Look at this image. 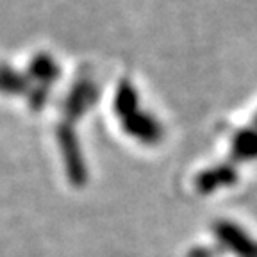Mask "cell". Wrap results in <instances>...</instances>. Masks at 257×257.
I'll list each match as a JSON object with an SVG mask.
<instances>
[{"instance_id": "277c9868", "label": "cell", "mask_w": 257, "mask_h": 257, "mask_svg": "<svg viewBox=\"0 0 257 257\" xmlns=\"http://www.w3.org/2000/svg\"><path fill=\"white\" fill-rule=\"evenodd\" d=\"M189 257H211V252L207 248H193L189 252Z\"/></svg>"}, {"instance_id": "3957f363", "label": "cell", "mask_w": 257, "mask_h": 257, "mask_svg": "<svg viewBox=\"0 0 257 257\" xmlns=\"http://www.w3.org/2000/svg\"><path fill=\"white\" fill-rule=\"evenodd\" d=\"M232 156L239 161L257 159V128H243L234 136Z\"/></svg>"}, {"instance_id": "6da1fadb", "label": "cell", "mask_w": 257, "mask_h": 257, "mask_svg": "<svg viewBox=\"0 0 257 257\" xmlns=\"http://www.w3.org/2000/svg\"><path fill=\"white\" fill-rule=\"evenodd\" d=\"M214 232L223 245L239 253L241 257H257V243L250 239L237 225L229 221H218L214 225Z\"/></svg>"}, {"instance_id": "5b68a950", "label": "cell", "mask_w": 257, "mask_h": 257, "mask_svg": "<svg viewBox=\"0 0 257 257\" xmlns=\"http://www.w3.org/2000/svg\"><path fill=\"white\" fill-rule=\"evenodd\" d=\"M255 128H257V116H255Z\"/></svg>"}, {"instance_id": "7a4b0ae2", "label": "cell", "mask_w": 257, "mask_h": 257, "mask_svg": "<svg viewBox=\"0 0 257 257\" xmlns=\"http://www.w3.org/2000/svg\"><path fill=\"white\" fill-rule=\"evenodd\" d=\"M237 179L236 170L232 166H218L214 170H209V172L202 173L197 179V188L202 193L214 191L220 186H230L234 184Z\"/></svg>"}]
</instances>
